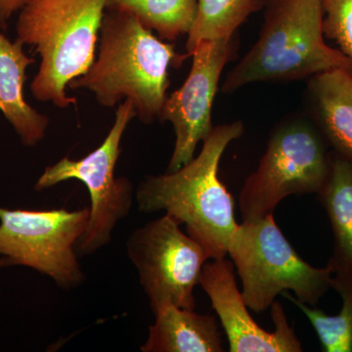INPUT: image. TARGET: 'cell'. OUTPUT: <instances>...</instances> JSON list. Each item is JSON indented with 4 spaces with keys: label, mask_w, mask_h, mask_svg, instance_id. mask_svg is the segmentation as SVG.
<instances>
[{
    "label": "cell",
    "mask_w": 352,
    "mask_h": 352,
    "mask_svg": "<svg viewBox=\"0 0 352 352\" xmlns=\"http://www.w3.org/2000/svg\"><path fill=\"white\" fill-rule=\"evenodd\" d=\"M188 57V53L176 52L175 44L157 38L134 16L107 8L94 63L68 87L89 90L104 107L129 100L136 117L150 124L160 120L168 97V69L179 68Z\"/></svg>",
    "instance_id": "cell-1"
},
{
    "label": "cell",
    "mask_w": 352,
    "mask_h": 352,
    "mask_svg": "<svg viewBox=\"0 0 352 352\" xmlns=\"http://www.w3.org/2000/svg\"><path fill=\"white\" fill-rule=\"evenodd\" d=\"M244 131L240 120L214 127L198 156L173 173L146 176L136 188L140 212L164 210L184 224L187 234L200 243L210 259L226 258L239 226L232 196L220 182L219 168L226 148Z\"/></svg>",
    "instance_id": "cell-2"
},
{
    "label": "cell",
    "mask_w": 352,
    "mask_h": 352,
    "mask_svg": "<svg viewBox=\"0 0 352 352\" xmlns=\"http://www.w3.org/2000/svg\"><path fill=\"white\" fill-rule=\"evenodd\" d=\"M263 8L258 39L229 72L223 94L250 83L293 82L335 69L352 73L346 55L324 38L322 0H265Z\"/></svg>",
    "instance_id": "cell-3"
},
{
    "label": "cell",
    "mask_w": 352,
    "mask_h": 352,
    "mask_svg": "<svg viewBox=\"0 0 352 352\" xmlns=\"http://www.w3.org/2000/svg\"><path fill=\"white\" fill-rule=\"evenodd\" d=\"M109 0H24L16 32L41 56L31 85L38 101L58 108L76 105L68 83L94 63Z\"/></svg>",
    "instance_id": "cell-4"
},
{
    "label": "cell",
    "mask_w": 352,
    "mask_h": 352,
    "mask_svg": "<svg viewBox=\"0 0 352 352\" xmlns=\"http://www.w3.org/2000/svg\"><path fill=\"white\" fill-rule=\"evenodd\" d=\"M227 254L242 281V296L252 311L268 309L275 298L292 291L315 307L332 288V271L303 261L275 222L273 214L238 226Z\"/></svg>",
    "instance_id": "cell-5"
},
{
    "label": "cell",
    "mask_w": 352,
    "mask_h": 352,
    "mask_svg": "<svg viewBox=\"0 0 352 352\" xmlns=\"http://www.w3.org/2000/svg\"><path fill=\"white\" fill-rule=\"evenodd\" d=\"M330 154L320 131L307 120L279 124L241 191L243 221L274 214L278 204L288 196L318 193L330 170Z\"/></svg>",
    "instance_id": "cell-6"
},
{
    "label": "cell",
    "mask_w": 352,
    "mask_h": 352,
    "mask_svg": "<svg viewBox=\"0 0 352 352\" xmlns=\"http://www.w3.org/2000/svg\"><path fill=\"white\" fill-rule=\"evenodd\" d=\"M90 208L34 210L0 206V268L24 266L75 289L85 276L76 247L87 230Z\"/></svg>",
    "instance_id": "cell-7"
},
{
    "label": "cell",
    "mask_w": 352,
    "mask_h": 352,
    "mask_svg": "<svg viewBox=\"0 0 352 352\" xmlns=\"http://www.w3.org/2000/svg\"><path fill=\"white\" fill-rule=\"evenodd\" d=\"M136 112L129 100L120 102L115 122L98 148L80 160L69 157L46 166L34 184L38 192L52 188L67 180L82 182L90 196V215L87 230L78 242V249L92 254L112 240L113 229L126 217L133 203V185L126 177L115 175L120 154V142Z\"/></svg>",
    "instance_id": "cell-8"
},
{
    "label": "cell",
    "mask_w": 352,
    "mask_h": 352,
    "mask_svg": "<svg viewBox=\"0 0 352 352\" xmlns=\"http://www.w3.org/2000/svg\"><path fill=\"white\" fill-rule=\"evenodd\" d=\"M170 215L135 229L126 242L127 256L153 311L164 303L195 309L194 289L208 256L200 243L182 232Z\"/></svg>",
    "instance_id": "cell-9"
},
{
    "label": "cell",
    "mask_w": 352,
    "mask_h": 352,
    "mask_svg": "<svg viewBox=\"0 0 352 352\" xmlns=\"http://www.w3.org/2000/svg\"><path fill=\"white\" fill-rule=\"evenodd\" d=\"M236 43L234 36L197 43L186 80L166 97L159 120L170 122L175 132V149L166 173L179 170L192 161L197 146L214 129L212 105L224 67L237 51Z\"/></svg>",
    "instance_id": "cell-10"
},
{
    "label": "cell",
    "mask_w": 352,
    "mask_h": 352,
    "mask_svg": "<svg viewBox=\"0 0 352 352\" xmlns=\"http://www.w3.org/2000/svg\"><path fill=\"white\" fill-rule=\"evenodd\" d=\"M199 285L207 293L226 331L231 352H300L302 344L289 325L281 303L271 305L274 332L263 330L249 314L236 283L234 264L212 259L201 268Z\"/></svg>",
    "instance_id": "cell-11"
},
{
    "label": "cell",
    "mask_w": 352,
    "mask_h": 352,
    "mask_svg": "<svg viewBox=\"0 0 352 352\" xmlns=\"http://www.w3.org/2000/svg\"><path fill=\"white\" fill-rule=\"evenodd\" d=\"M25 44L11 41L0 32V112L27 147H34L45 138L50 118L38 113L25 100L28 67L36 62L24 52Z\"/></svg>",
    "instance_id": "cell-12"
},
{
    "label": "cell",
    "mask_w": 352,
    "mask_h": 352,
    "mask_svg": "<svg viewBox=\"0 0 352 352\" xmlns=\"http://www.w3.org/2000/svg\"><path fill=\"white\" fill-rule=\"evenodd\" d=\"M155 323L142 352H222L221 333L212 315L199 314L173 303L155 310Z\"/></svg>",
    "instance_id": "cell-13"
},
{
    "label": "cell",
    "mask_w": 352,
    "mask_h": 352,
    "mask_svg": "<svg viewBox=\"0 0 352 352\" xmlns=\"http://www.w3.org/2000/svg\"><path fill=\"white\" fill-rule=\"evenodd\" d=\"M319 131L333 152L352 160V73L335 69L308 85Z\"/></svg>",
    "instance_id": "cell-14"
},
{
    "label": "cell",
    "mask_w": 352,
    "mask_h": 352,
    "mask_svg": "<svg viewBox=\"0 0 352 352\" xmlns=\"http://www.w3.org/2000/svg\"><path fill=\"white\" fill-rule=\"evenodd\" d=\"M317 196L327 212L333 235L327 266L333 276L352 278L351 159L331 152L328 177Z\"/></svg>",
    "instance_id": "cell-15"
},
{
    "label": "cell",
    "mask_w": 352,
    "mask_h": 352,
    "mask_svg": "<svg viewBox=\"0 0 352 352\" xmlns=\"http://www.w3.org/2000/svg\"><path fill=\"white\" fill-rule=\"evenodd\" d=\"M107 8L134 16L163 41L190 34L198 14V0H109Z\"/></svg>",
    "instance_id": "cell-16"
},
{
    "label": "cell",
    "mask_w": 352,
    "mask_h": 352,
    "mask_svg": "<svg viewBox=\"0 0 352 352\" xmlns=\"http://www.w3.org/2000/svg\"><path fill=\"white\" fill-rule=\"evenodd\" d=\"M265 0H198V14L186 41L191 56L201 41L232 38L252 14L264 7Z\"/></svg>",
    "instance_id": "cell-17"
},
{
    "label": "cell",
    "mask_w": 352,
    "mask_h": 352,
    "mask_svg": "<svg viewBox=\"0 0 352 352\" xmlns=\"http://www.w3.org/2000/svg\"><path fill=\"white\" fill-rule=\"evenodd\" d=\"M332 288L342 298L340 314L330 316L319 308L302 302L287 292L282 293L307 315L320 340L325 352L352 351V278L333 276Z\"/></svg>",
    "instance_id": "cell-18"
},
{
    "label": "cell",
    "mask_w": 352,
    "mask_h": 352,
    "mask_svg": "<svg viewBox=\"0 0 352 352\" xmlns=\"http://www.w3.org/2000/svg\"><path fill=\"white\" fill-rule=\"evenodd\" d=\"M324 36L335 41L352 65V0H322Z\"/></svg>",
    "instance_id": "cell-19"
},
{
    "label": "cell",
    "mask_w": 352,
    "mask_h": 352,
    "mask_svg": "<svg viewBox=\"0 0 352 352\" xmlns=\"http://www.w3.org/2000/svg\"><path fill=\"white\" fill-rule=\"evenodd\" d=\"M24 0H0V30L6 31L9 20L20 10Z\"/></svg>",
    "instance_id": "cell-20"
},
{
    "label": "cell",
    "mask_w": 352,
    "mask_h": 352,
    "mask_svg": "<svg viewBox=\"0 0 352 352\" xmlns=\"http://www.w3.org/2000/svg\"><path fill=\"white\" fill-rule=\"evenodd\" d=\"M0 296H1V289H0Z\"/></svg>",
    "instance_id": "cell-21"
}]
</instances>
